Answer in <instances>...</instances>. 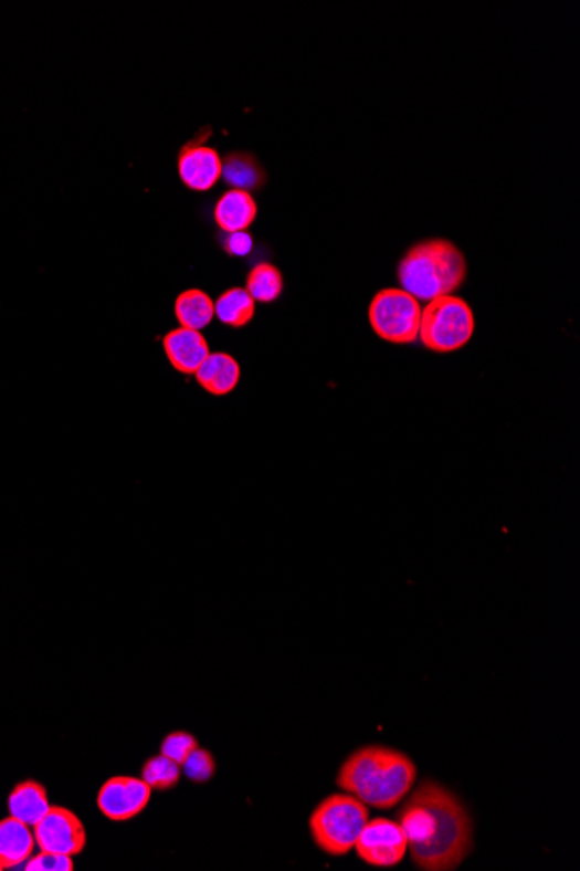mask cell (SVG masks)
<instances>
[{"mask_svg":"<svg viewBox=\"0 0 580 871\" xmlns=\"http://www.w3.org/2000/svg\"><path fill=\"white\" fill-rule=\"evenodd\" d=\"M151 788L145 779L117 776L108 779L98 794V807L112 821H129L141 815L150 802Z\"/></svg>","mask_w":580,"mask_h":871,"instance_id":"9","label":"cell"},{"mask_svg":"<svg viewBox=\"0 0 580 871\" xmlns=\"http://www.w3.org/2000/svg\"><path fill=\"white\" fill-rule=\"evenodd\" d=\"M407 852L422 871H452L473 847V822L454 791L436 781H422L398 812Z\"/></svg>","mask_w":580,"mask_h":871,"instance_id":"1","label":"cell"},{"mask_svg":"<svg viewBox=\"0 0 580 871\" xmlns=\"http://www.w3.org/2000/svg\"><path fill=\"white\" fill-rule=\"evenodd\" d=\"M245 291L254 302L273 303L284 293V275L272 263L261 261L252 266L245 279Z\"/></svg>","mask_w":580,"mask_h":871,"instance_id":"19","label":"cell"},{"mask_svg":"<svg viewBox=\"0 0 580 871\" xmlns=\"http://www.w3.org/2000/svg\"><path fill=\"white\" fill-rule=\"evenodd\" d=\"M164 351L171 366L181 375H196L203 360L208 359V342L200 330L178 327L169 330L162 339Z\"/></svg>","mask_w":580,"mask_h":871,"instance_id":"11","label":"cell"},{"mask_svg":"<svg viewBox=\"0 0 580 871\" xmlns=\"http://www.w3.org/2000/svg\"><path fill=\"white\" fill-rule=\"evenodd\" d=\"M358 858L376 868H391L402 863L407 854V839L402 827L391 819L367 821L357 843Z\"/></svg>","mask_w":580,"mask_h":871,"instance_id":"7","label":"cell"},{"mask_svg":"<svg viewBox=\"0 0 580 871\" xmlns=\"http://www.w3.org/2000/svg\"><path fill=\"white\" fill-rule=\"evenodd\" d=\"M175 315L179 326L200 330L214 318V302L203 291L188 290L176 297Z\"/></svg>","mask_w":580,"mask_h":871,"instance_id":"18","label":"cell"},{"mask_svg":"<svg viewBox=\"0 0 580 871\" xmlns=\"http://www.w3.org/2000/svg\"><path fill=\"white\" fill-rule=\"evenodd\" d=\"M197 384L214 397L230 396L240 381V364L226 351H214L196 372Z\"/></svg>","mask_w":580,"mask_h":871,"instance_id":"14","label":"cell"},{"mask_svg":"<svg viewBox=\"0 0 580 871\" xmlns=\"http://www.w3.org/2000/svg\"><path fill=\"white\" fill-rule=\"evenodd\" d=\"M215 224L224 233L247 232L256 221L257 204L254 197L244 190L230 188L214 206Z\"/></svg>","mask_w":580,"mask_h":871,"instance_id":"12","label":"cell"},{"mask_svg":"<svg viewBox=\"0 0 580 871\" xmlns=\"http://www.w3.org/2000/svg\"><path fill=\"white\" fill-rule=\"evenodd\" d=\"M181 767H183L187 778L190 781L199 783V785H203V783L211 781L214 778L215 760L208 749H193Z\"/></svg>","mask_w":580,"mask_h":871,"instance_id":"21","label":"cell"},{"mask_svg":"<svg viewBox=\"0 0 580 871\" xmlns=\"http://www.w3.org/2000/svg\"><path fill=\"white\" fill-rule=\"evenodd\" d=\"M221 178L224 183L244 190V192H260L266 185V172L260 160L247 151H230L221 159Z\"/></svg>","mask_w":580,"mask_h":871,"instance_id":"15","label":"cell"},{"mask_svg":"<svg viewBox=\"0 0 580 871\" xmlns=\"http://www.w3.org/2000/svg\"><path fill=\"white\" fill-rule=\"evenodd\" d=\"M214 315L224 326L242 329L249 326L256 315V302L245 287H232L215 300Z\"/></svg>","mask_w":580,"mask_h":871,"instance_id":"17","label":"cell"},{"mask_svg":"<svg viewBox=\"0 0 580 871\" xmlns=\"http://www.w3.org/2000/svg\"><path fill=\"white\" fill-rule=\"evenodd\" d=\"M421 305L402 287H386L372 297L369 322L382 342L412 345L419 339Z\"/></svg>","mask_w":580,"mask_h":871,"instance_id":"6","label":"cell"},{"mask_svg":"<svg viewBox=\"0 0 580 871\" xmlns=\"http://www.w3.org/2000/svg\"><path fill=\"white\" fill-rule=\"evenodd\" d=\"M35 835L32 827L9 816L0 821V867L2 870L21 867L33 854Z\"/></svg>","mask_w":580,"mask_h":871,"instance_id":"13","label":"cell"},{"mask_svg":"<svg viewBox=\"0 0 580 871\" xmlns=\"http://www.w3.org/2000/svg\"><path fill=\"white\" fill-rule=\"evenodd\" d=\"M475 312L463 297H434L421 312L419 342L433 354H452L473 339Z\"/></svg>","mask_w":580,"mask_h":871,"instance_id":"5","label":"cell"},{"mask_svg":"<svg viewBox=\"0 0 580 871\" xmlns=\"http://www.w3.org/2000/svg\"><path fill=\"white\" fill-rule=\"evenodd\" d=\"M199 748V742L193 734L184 733V731H176L169 734L162 743V755L171 758L179 766H183V762L190 757L193 749Z\"/></svg>","mask_w":580,"mask_h":871,"instance_id":"22","label":"cell"},{"mask_svg":"<svg viewBox=\"0 0 580 871\" xmlns=\"http://www.w3.org/2000/svg\"><path fill=\"white\" fill-rule=\"evenodd\" d=\"M9 812L29 827H35L51 809L50 798L44 786L38 781H23L11 791L8 800Z\"/></svg>","mask_w":580,"mask_h":871,"instance_id":"16","label":"cell"},{"mask_svg":"<svg viewBox=\"0 0 580 871\" xmlns=\"http://www.w3.org/2000/svg\"><path fill=\"white\" fill-rule=\"evenodd\" d=\"M179 778H181V766L162 754L159 757H151L143 767V779L151 790H171L178 785Z\"/></svg>","mask_w":580,"mask_h":871,"instance_id":"20","label":"cell"},{"mask_svg":"<svg viewBox=\"0 0 580 871\" xmlns=\"http://www.w3.org/2000/svg\"><path fill=\"white\" fill-rule=\"evenodd\" d=\"M39 849L54 854H81L87 843L86 828L72 810L51 807L48 815L33 827Z\"/></svg>","mask_w":580,"mask_h":871,"instance_id":"8","label":"cell"},{"mask_svg":"<svg viewBox=\"0 0 580 871\" xmlns=\"http://www.w3.org/2000/svg\"><path fill=\"white\" fill-rule=\"evenodd\" d=\"M179 180L193 192H208L221 180V155L203 143H187L178 154Z\"/></svg>","mask_w":580,"mask_h":871,"instance_id":"10","label":"cell"},{"mask_svg":"<svg viewBox=\"0 0 580 871\" xmlns=\"http://www.w3.org/2000/svg\"><path fill=\"white\" fill-rule=\"evenodd\" d=\"M0 871H4V870H2V867H0Z\"/></svg>","mask_w":580,"mask_h":871,"instance_id":"25","label":"cell"},{"mask_svg":"<svg viewBox=\"0 0 580 871\" xmlns=\"http://www.w3.org/2000/svg\"><path fill=\"white\" fill-rule=\"evenodd\" d=\"M397 277L402 290L418 302H431L454 294L464 284L466 258L454 242L428 239L407 251L398 263Z\"/></svg>","mask_w":580,"mask_h":871,"instance_id":"3","label":"cell"},{"mask_svg":"<svg viewBox=\"0 0 580 871\" xmlns=\"http://www.w3.org/2000/svg\"><path fill=\"white\" fill-rule=\"evenodd\" d=\"M221 248L224 253L230 254L232 258H245L252 253L254 249V239L249 232L224 233L221 239Z\"/></svg>","mask_w":580,"mask_h":871,"instance_id":"24","label":"cell"},{"mask_svg":"<svg viewBox=\"0 0 580 871\" xmlns=\"http://www.w3.org/2000/svg\"><path fill=\"white\" fill-rule=\"evenodd\" d=\"M418 767L403 752L367 745L349 755L337 774V786L367 806L391 809L414 788Z\"/></svg>","mask_w":580,"mask_h":871,"instance_id":"2","label":"cell"},{"mask_svg":"<svg viewBox=\"0 0 580 871\" xmlns=\"http://www.w3.org/2000/svg\"><path fill=\"white\" fill-rule=\"evenodd\" d=\"M27 871H74L72 856L54 854V852L41 851L39 854L30 856L25 863Z\"/></svg>","mask_w":580,"mask_h":871,"instance_id":"23","label":"cell"},{"mask_svg":"<svg viewBox=\"0 0 580 871\" xmlns=\"http://www.w3.org/2000/svg\"><path fill=\"white\" fill-rule=\"evenodd\" d=\"M369 821V807L349 794L329 795L309 818V831L318 849L329 856H345L355 849Z\"/></svg>","mask_w":580,"mask_h":871,"instance_id":"4","label":"cell"}]
</instances>
